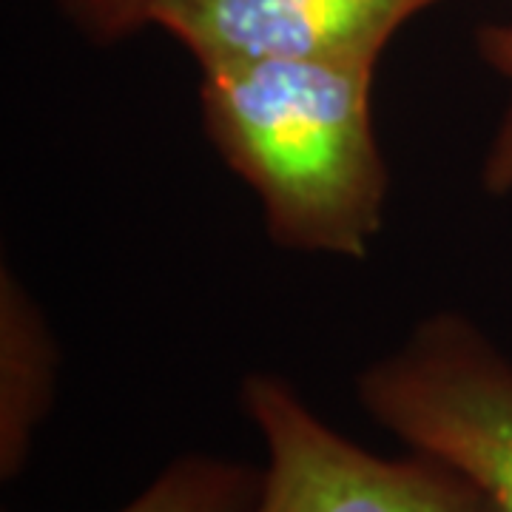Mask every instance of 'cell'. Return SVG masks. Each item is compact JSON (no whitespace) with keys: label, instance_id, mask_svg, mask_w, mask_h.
Listing matches in <instances>:
<instances>
[{"label":"cell","instance_id":"8992f818","mask_svg":"<svg viewBox=\"0 0 512 512\" xmlns=\"http://www.w3.org/2000/svg\"><path fill=\"white\" fill-rule=\"evenodd\" d=\"M262 470L234 458L188 453L117 512H251Z\"/></svg>","mask_w":512,"mask_h":512},{"label":"cell","instance_id":"7a4b0ae2","mask_svg":"<svg viewBox=\"0 0 512 512\" xmlns=\"http://www.w3.org/2000/svg\"><path fill=\"white\" fill-rule=\"evenodd\" d=\"M365 413L413 453L512 512V362L458 313H436L356 376Z\"/></svg>","mask_w":512,"mask_h":512},{"label":"cell","instance_id":"ba28073f","mask_svg":"<svg viewBox=\"0 0 512 512\" xmlns=\"http://www.w3.org/2000/svg\"><path fill=\"white\" fill-rule=\"evenodd\" d=\"M151 0H57L72 26L94 43H120L148 26Z\"/></svg>","mask_w":512,"mask_h":512},{"label":"cell","instance_id":"52a82bcc","mask_svg":"<svg viewBox=\"0 0 512 512\" xmlns=\"http://www.w3.org/2000/svg\"><path fill=\"white\" fill-rule=\"evenodd\" d=\"M478 55L487 60V66H493L495 72L512 83V20L481 26ZM484 188L490 194L512 191V94L507 111L495 128L487 160H484Z\"/></svg>","mask_w":512,"mask_h":512},{"label":"cell","instance_id":"277c9868","mask_svg":"<svg viewBox=\"0 0 512 512\" xmlns=\"http://www.w3.org/2000/svg\"><path fill=\"white\" fill-rule=\"evenodd\" d=\"M439 0H151L200 69L265 60H373L407 20Z\"/></svg>","mask_w":512,"mask_h":512},{"label":"cell","instance_id":"3957f363","mask_svg":"<svg viewBox=\"0 0 512 512\" xmlns=\"http://www.w3.org/2000/svg\"><path fill=\"white\" fill-rule=\"evenodd\" d=\"M239 404L265 444L251 512H487L476 487L447 464L413 450L370 453L276 373H248Z\"/></svg>","mask_w":512,"mask_h":512},{"label":"cell","instance_id":"6da1fadb","mask_svg":"<svg viewBox=\"0 0 512 512\" xmlns=\"http://www.w3.org/2000/svg\"><path fill=\"white\" fill-rule=\"evenodd\" d=\"M373 60H265L200 69L214 151L254 191L274 242L362 259L384 228L387 165Z\"/></svg>","mask_w":512,"mask_h":512},{"label":"cell","instance_id":"5b68a950","mask_svg":"<svg viewBox=\"0 0 512 512\" xmlns=\"http://www.w3.org/2000/svg\"><path fill=\"white\" fill-rule=\"evenodd\" d=\"M57 387V348L43 313L9 268L0 276V478L26 467Z\"/></svg>","mask_w":512,"mask_h":512}]
</instances>
